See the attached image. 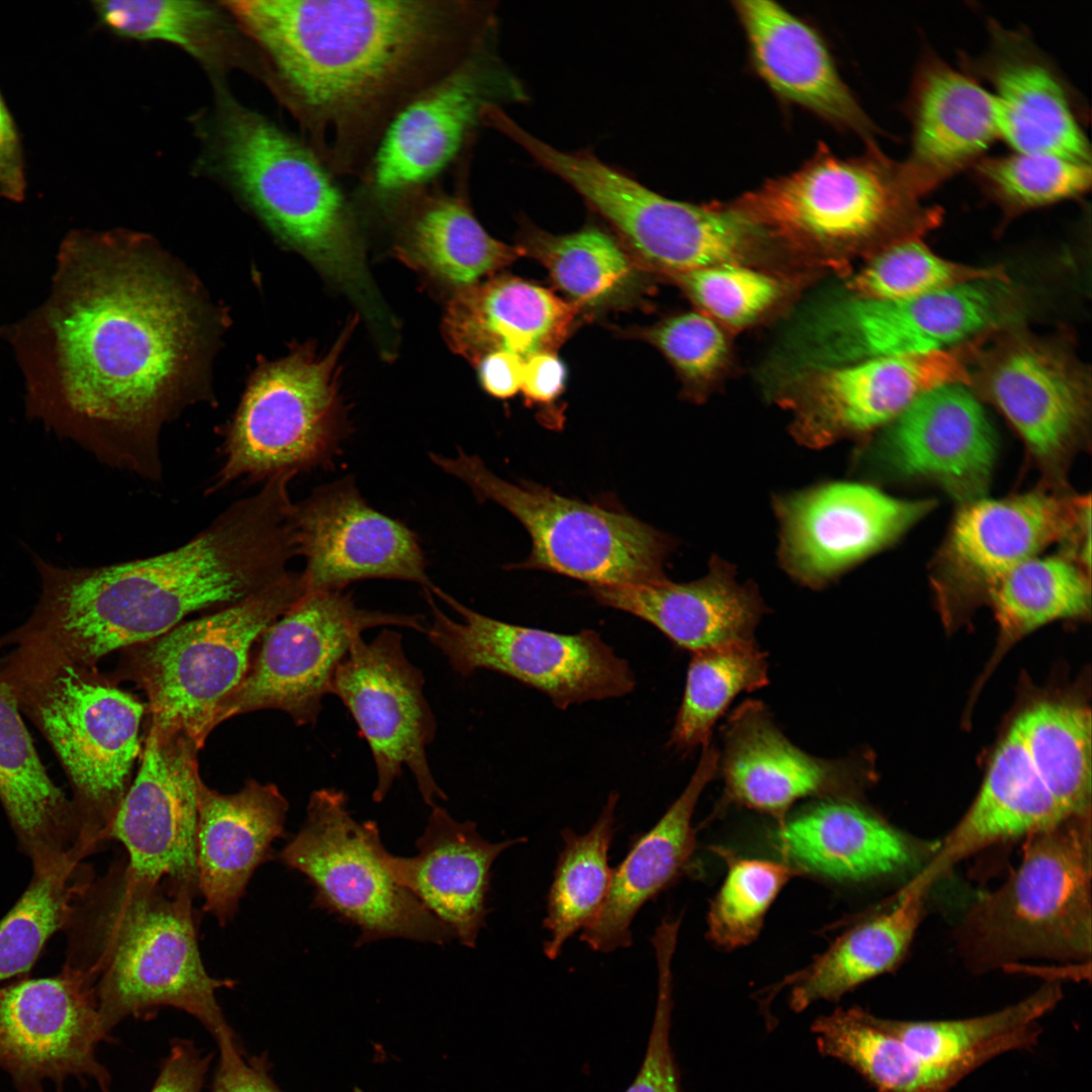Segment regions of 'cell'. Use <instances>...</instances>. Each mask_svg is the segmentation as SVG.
I'll return each instance as SVG.
<instances>
[{"label":"cell","instance_id":"1","mask_svg":"<svg viewBox=\"0 0 1092 1092\" xmlns=\"http://www.w3.org/2000/svg\"><path fill=\"white\" fill-rule=\"evenodd\" d=\"M52 315L61 370L56 433L99 462L163 477L162 429L195 400L188 380L204 344L185 282L136 236H79Z\"/></svg>","mask_w":1092,"mask_h":1092},{"label":"cell","instance_id":"2","mask_svg":"<svg viewBox=\"0 0 1092 1092\" xmlns=\"http://www.w3.org/2000/svg\"><path fill=\"white\" fill-rule=\"evenodd\" d=\"M277 92L338 165L381 141L411 101L464 67L486 32L461 1L221 2Z\"/></svg>","mask_w":1092,"mask_h":1092},{"label":"cell","instance_id":"3","mask_svg":"<svg viewBox=\"0 0 1092 1092\" xmlns=\"http://www.w3.org/2000/svg\"><path fill=\"white\" fill-rule=\"evenodd\" d=\"M293 473L264 482L172 550L82 567L33 562L40 593L3 642L38 663L97 668L109 653L152 640L197 612L237 604L284 577L298 556Z\"/></svg>","mask_w":1092,"mask_h":1092},{"label":"cell","instance_id":"4","mask_svg":"<svg viewBox=\"0 0 1092 1092\" xmlns=\"http://www.w3.org/2000/svg\"><path fill=\"white\" fill-rule=\"evenodd\" d=\"M197 892L140 877L115 859L75 896L64 927L65 965L95 984L102 1029L162 1007L195 1017L217 1041L235 1034L215 998L231 979L211 977L197 942Z\"/></svg>","mask_w":1092,"mask_h":1092},{"label":"cell","instance_id":"5","mask_svg":"<svg viewBox=\"0 0 1092 1092\" xmlns=\"http://www.w3.org/2000/svg\"><path fill=\"white\" fill-rule=\"evenodd\" d=\"M206 164L283 242L356 303L372 327L389 311L368 271L343 196L305 147L219 92L207 122Z\"/></svg>","mask_w":1092,"mask_h":1092},{"label":"cell","instance_id":"6","mask_svg":"<svg viewBox=\"0 0 1092 1092\" xmlns=\"http://www.w3.org/2000/svg\"><path fill=\"white\" fill-rule=\"evenodd\" d=\"M0 675L58 756L72 787L83 847L89 855L97 852L108 842L131 784L147 707L97 668L4 655Z\"/></svg>","mask_w":1092,"mask_h":1092},{"label":"cell","instance_id":"7","mask_svg":"<svg viewBox=\"0 0 1092 1092\" xmlns=\"http://www.w3.org/2000/svg\"><path fill=\"white\" fill-rule=\"evenodd\" d=\"M1017 868L958 929L966 963L989 971L1027 959L1083 963L1092 947L1090 813L1025 837Z\"/></svg>","mask_w":1092,"mask_h":1092},{"label":"cell","instance_id":"8","mask_svg":"<svg viewBox=\"0 0 1092 1092\" xmlns=\"http://www.w3.org/2000/svg\"><path fill=\"white\" fill-rule=\"evenodd\" d=\"M306 592L301 571H290L237 604L122 650L109 675L146 693L150 726L182 733L200 750L219 706L245 677L254 644Z\"/></svg>","mask_w":1092,"mask_h":1092},{"label":"cell","instance_id":"9","mask_svg":"<svg viewBox=\"0 0 1092 1092\" xmlns=\"http://www.w3.org/2000/svg\"><path fill=\"white\" fill-rule=\"evenodd\" d=\"M356 324L349 322L325 354L306 343L259 367L224 429L222 463L206 493L333 465L350 432L339 359Z\"/></svg>","mask_w":1092,"mask_h":1092},{"label":"cell","instance_id":"10","mask_svg":"<svg viewBox=\"0 0 1092 1092\" xmlns=\"http://www.w3.org/2000/svg\"><path fill=\"white\" fill-rule=\"evenodd\" d=\"M431 461L464 482L479 502L510 512L532 541L519 568L541 569L589 586L640 584L665 579L670 537L627 512L562 496L528 481L515 484L491 472L477 455L430 453Z\"/></svg>","mask_w":1092,"mask_h":1092},{"label":"cell","instance_id":"11","mask_svg":"<svg viewBox=\"0 0 1092 1092\" xmlns=\"http://www.w3.org/2000/svg\"><path fill=\"white\" fill-rule=\"evenodd\" d=\"M510 139L573 188L649 267L670 276L744 263L766 232L730 203L665 197L587 152H564L522 126Z\"/></svg>","mask_w":1092,"mask_h":1092},{"label":"cell","instance_id":"12","mask_svg":"<svg viewBox=\"0 0 1092 1092\" xmlns=\"http://www.w3.org/2000/svg\"><path fill=\"white\" fill-rule=\"evenodd\" d=\"M863 153L841 158L825 143L789 174L769 178L733 204L767 235L799 245L844 248L902 226H923L932 210L902 162L884 154L875 141Z\"/></svg>","mask_w":1092,"mask_h":1092},{"label":"cell","instance_id":"13","mask_svg":"<svg viewBox=\"0 0 1092 1092\" xmlns=\"http://www.w3.org/2000/svg\"><path fill=\"white\" fill-rule=\"evenodd\" d=\"M379 829L358 822L346 794L314 791L299 831L279 853L314 890L313 905L359 930L356 946L387 938L444 944L452 930L435 917L387 871Z\"/></svg>","mask_w":1092,"mask_h":1092},{"label":"cell","instance_id":"14","mask_svg":"<svg viewBox=\"0 0 1092 1092\" xmlns=\"http://www.w3.org/2000/svg\"><path fill=\"white\" fill-rule=\"evenodd\" d=\"M423 590L432 615L429 641L461 676L499 672L562 710L624 697L636 686L628 662L594 630L560 634L514 625L469 609L438 586Z\"/></svg>","mask_w":1092,"mask_h":1092},{"label":"cell","instance_id":"15","mask_svg":"<svg viewBox=\"0 0 1092 1092\" xmlns=\"http://www.w3.org/2000/svg\"><path fill=\"white\" fill-rule=\"evenodd\" d=\"M377 627L427 630L423 616L363 609L344 590L306 592L264 632L215 725L264 709L284 712L298 726L314 725L352 644Z\"/></svg>","mask_w":1092,"mask_h":1092},{"label":"cell","instance_id":"16","mask_svg":"<svg viewBox=\"0 0 1092 1092\" xmlns=\"http://www.w3.org/2000/svg\"><path fill=\"white\" fill-rule=\"evenodd\" d=\"M424 687L423 671L410 661L401 634L391 628L371 641L356 639L336 671L331 695L347 708L370 748L376 803L385 799L404 767L428 806L446 800L427 756L437 721Z\"/></svg>","mask_w":1092,"mask_h":1092},{"label":"cell","instance_id":"17","mask_svg":"<svg viewBox=\"0 0 1092 1092\" xmlns=\"http://www.w3.org/2000/svg\"><path fill=\"white\" fill-rule=\"evenodd\" d=\"M1091 510L1087 496L1034 490L962 505L931 571L947 617L989 598L1013 568L1054 542L1069 541Z\"/></svg>","mask_w":1092,"mask_h":1092},{"label":"cell","instance_id":"18","mask_svg":"<svg viewBox=\"0 0 1092 1092\" xmlns=\"http://www.w3.org/2000/svg\"><path fill=\"white\" fill-rule=\"evenodd\" d=\"M1003 283L978 280L905 299L841 300L813 321V356L822 367L949 350L1004 320L1008 296Z\"/></svg>","mask_w":1092,"mask_h":1092},{"label":"cell","instance_id":"19","mask_svg":"<svg viewBox=\"0 0 1092 1092\" xmlns=\"http://www.w3.org/2000/svg\"><path fill=\"white\" fill-rule=\"evenodd\" d=\"M102 1029L94 982L64 964L53 977L23 976L0 986V1069L19 1092L61 1087L68 1077L89 1078L109 1092L111 1077L96 1058Z\"/></svg>","mask_w":1092,"mask_h":1092},{"label":"cell","instance_id":"20","mask_svg":"<svg viewBox=\"0 0 1092 1092\" xmlns=\"http://www.w3.org/2000/svg\"><path fill=\"white\" fill-rule=\"evenodd\" d=\"M933 507L858 482L832 481L778 495L779 560L797 582L819 588L890 545Z\"/></svg>","mask_w":1092,"mask_h":1092},{"label":"cell","instance_id":"21","mask_svg":"<svg viewBox=\"0 0 1092 1092\" xmlns=\"http://www.w3.org/2000/svg\"><path fill=\"white\" fill-rule=\"evenodd\" d=\"M293 522L307 592L344 590L371 578L436 587L418 535L369 506L352 476L321 485L294 503Z\"/></svg>","mask_w":1092,"mask_h":1092},{"label":"cell","instance_id":"22","mask_svg":"<svg viewBox=\"0 0 1092 1092\" xmlns=\"http://www.w3.org/2000/svg\"><path fill=\"white\" fill-rule=\"evenodd\" d=\"M198 747L186 735L150 726L135 778L108 831L135 875L196 891Z\"/></svg>","mask_w":1092,"mask_h":1092},{"label":"cell","instance_id":"23","mask_svg":"<svg viewBox=\"0 0 1092 1092\" xmlns=\"http://www.w3.org/2000/svg\"><path fill=\"white\" fill-rule=\"evenodd\" d=\"M969 381L951 349L818 367L792 401L793 435L815 449L861 437L891 424L924 393Z\"/></svg>","mask_w":1092,"mask_h":1092},{"label":"cell","instance_id":"24","mask_svg":"<svg viewBox=\"0 0 1092 1092\" xmlns=\"http://www.w3.org/2000/svg\"><path fill=\"white\" fill-rule=\"evenodd\" d=\"M987 50L961 57L962 70L993 91L999 138L1015 152L1091 164L1076 93L1028 34L990 20Z\"/></svg>","mask_w":1092,"mask_h":1092},{"label":"cell","instance_id":"25","mask_svg":"<svg viewBox=\"0 0 1092 1092\" xmlns=\"http://www.w3.org/2000/svg\"><path fill=\"white\" fill-rule=\"evenodd\" d=\"M732 7L751 70L778 100L841 132L874 141L873 120L842 78L816 26L769 0H736Z\"/></svg>","mask_w":1092,"mask_h":1092},{"label":"cell","instance_id":"26","mask_svg":"<svg viewBox=\"0 0 1092 1092\" xmlns=\"http://www.w3.org/2000/svg\"><path fill=\"white\" fill-rule=\"evenodd\" d=\"M964 385L924 393L891 423L881 445L892 471L931 480L962 505L983 497L997 456L994 429Z\"/></svg>","mask_w":1092,"mask_h":1092},{"label":"cell","instance_id":"27","mask_svg":"<svg viewBox=\"0 0 1092 1092\" xmlns=\"http://www.w3.org/2000/svg\"><path fill=\"white\" fill-rule=\"evenodd\" d=\"M904 112L911 149L902 163L921 195L971 168L999 139L992 93L931 50L915 67Z\"/></svg>","mask_w":1092,"mask_h":1092},{"label":"cell","instance_id":"28","mask_svg":"<svg viewBox=\"0 0 1092 1092\" xmlns=\"http://www.w3.org/2000/svg\"><path fill=\"white\" fill-rule=\"evenodd\" d=\"M719 762L727 799L769 814L780 824L795 802L812 796L841 798L857 777L852 761L818 758L791 743L756 701L731 714Z\"/></svg>","mask_w":1092,"mask_h":1092},{"label":"cell","instance_id":"29","mask_svg":"<svg viewBox=\"0 0 1092 1092\" xmlns=\"http://www.w3.org/2000/svg\"><path fill=\"white\" fill-rule=\"evenodd\" d=\"M527 838L489 842L470 820L459 822L446 809L432 807L418 838V853L396 856L388 851L384 863L392 878L410 891L455 938L473 948L486 917L490 870L497 856Z\"/></svg>","mask_w":1092,"mask_h":1092},{"label":"cell","instance_id":"30","mask_svg":"<svg viewBox=\"0 0 1092 1092\" xmlns=\"http://www.w3.org/2000/svg\"><path fill=\"white\" fill-rule=\"evenodd\" d=\"M288 802L276 785L248 780L221 794L200 780L197 792L196 864L204 910L220 925L236 914L254 872L272 858V843L285 833Z\"/></svg>","mask_w":1092,"mask_h":1092},{"label":"cell","instance_id":"31","mask_svg":"<svg viewBox=\"0 0 1092 1092\" xmlns=\"http://www.w3.org/2000/svg\"><path fill=\"white\" fill-rule=\"evenodd\" d=\"M735 567L713 557L708 573L695 581L667 578L640 584L589 586L602 606L653 625L678 647L697 652L748 641L767 611L752 582L740 583Z\"/></svg>","mask_w":1092,"mask_h":1092},{"label":"cell","instance_id":"32","mask_svg":"<svg viewBox=\"0 0 1092 1092\" xmlns=\"http://www.w3.org/2000/svg\"><path fill=\"white\" fill-rule=\"evenodd\" d=\"M987 390L1035 461L1059 480L1085 438L1088 404L1082 380L1043 348L1022 345L995 360Z\"/></svg>","mask_w":1092,"mask_h":1092},{"label":"cell","instance_id":"33","mask_svg":"<svg viewBox=\"0 0 1092 1092\" xmlns=\"http://www.w3.org/2000/svg\"><path fill=\"white\" fill-rule=\"evenodd\" d=\"M1071 817L1036 772L1012 724L974 802L903 888L927 893L948 870L991 845L1026 837Z\"/></svg>","mask_w":1092,"mask_h":1092},{"label":"cell","instance_id":"34","mask_svg":"<svg viewBox=\"0 0 1092 1092\" xmlns=\"http://www.w3.org/2000/svg\"><path fill=\"white\" fill-rule=\"evenodd\" d=\"M579 307L540 285L496 277L460 288L443 317L452 351L476 365L498 351L524 361L554 351L573 329Z\"/></svg>","mask_w":1092,"mask_h":1092},{"label":"cell","instance_id":"35","mask_svg":"<svg viewBox=\"0 0 1092 1092\" xmlns=\"http://www.w3.org/2000/svg\"><path fill=\"white\" fill-rule=\"evenodd\" d=\"M0 803L35 872L87 857L71 798L51 779L9 685L0 675Z\"/></svg>","mask_w":1092,"mask_h":1092},{"label":"cell","instance_id":"36","mask_svg":"<svg viewBox=\"0 0 1092 1092\" xmlns=\"http://www.w3.org/2000/svg\"><path fill=\"white\" fill-rule=\"evenodd\" d=\"M715 746H703L699 763L680 796L659 821L632 843L624 860L613 869L606 901L579 939L599 952L632 944L631 924L642 906L674 883L696 847L693 814L702 791L719 768Z\"/></svg>","mask_w":1092,"mask_h":1092},{"label":"cell","instance_id":"37","mask_svg":"<svg viewBox=\"0 0 1092 1092\" xmlns=\"http://www.w3.org/2000/svg\"><path fill=\"white\" fill-rule=\"evenodd\" d=\"M782 851L798 868L820 877L859 882L912 867L914 843L869 810L834 798L780 824Z\"/></svg>","mask_w":1092,"mask_h":1092},{"label":"cell","instance_id":"38","mask_svg":"<svg viewBox=\"0 0 1092 1092\" xmlns=\"http://www.w3.org/2000/svg\"><path fill=\"white\" fill-rule=\"evenodd\" d=\"M482 73L468 62L395 115L374 157L373 176L379 190L408 188L445 167L484 106Z\"/></svg>","mask_w":1092,"mask_h":1092},{"label":"cell","instance_id":"39","mask_svg":"<svg viewBox=\"0 0 1092 1092\" xmlns=\"http://www.w3.org/2000/svg\"><path fill=\"white\" fill-rule=\"evenodd\" d=\"M1062 998L1058 983H1046L1023 1000L989 1014L946 1020H895L881 1024L928 1065L960 1080L1004 1053L1029 1050L1041 1034L1039 1019Z\"/></svg>","mask_w":1092,"mask_h":1092},{"label":"cell","instance_id":"40","mask_svg":"<svg viewBox=\"0 0 1092 1092\" xmlns=\"http://www.w3.org/2000/svg\"><path fill=\"white\" fill-rule=\"evenodd\" d=\"M925 893L902 890L886 912L841 934L808 967L787 978L790 1006L800 1012L818 1000L838 1001L859 985L895 969L921 921Z\"/></svg>","mask_w":1092,"mask_h":1092},{"label":"cell","instance_id":"41","mask_svg":"<svg viewBox=\"0 0 1092 1092\" xmlns=\"http://www.w3.org/2000/svg\"><path fill=\"white\" fill-rule=\"evenodd\" d=\"M395 253L410 267L459 289L522 256L519 246L490 237L456 199L435 202L418 215Z\"/></svg>","mask_w":1092,"mask_h":1092},{"label":"cell","instance_id":"42","mask_svg":"<svg viewBox=\"0 0 1092 1092\" xmlns=\"http://www.w3.org/2000/svg\"><path fill=\"white\" fill-rule=\"evenodd\" d=\"M819 1052L848 1065L879 1092H948L960 1082L911 1052L879 1017L854 1006L811 1026Z\"/></svg>","mask_w":1092,"mask_h":1092},{"label":"cell","instance_id":"43","mask_svg":"<svg viewBox=\"0 0 1092 1092\" xmlns=\"http://www.w3.org/2000/svg\"><path fill=\"white\" fill-rule=\"evenodd\" d=\"M618 800L616 792L609 795L586 833L577 834L569 828L561 832L563 848L557 858L543 921L549 934L543 950L549 960L556 959L564 943L590 925L603 908L613 875L609 850L616 831Z\"/></svg>","mask_w":1092,"mask_h":1092},{"label":"cell","instance_id":"44","mask_svg":"<svg viewBox=\"0 0 1092 1092\" xmlns=\"http://www.w3.org/2000/svg\"><path fill=\"white\" fill-rule=\"evenodd\" d=\"M92 5L99 21L120 36L173 43L213 71L242 65L236 30L223 6L172 0L95 1Z\"/></svg>","mask_w":1092,"mask_h":1092},{"label":"cell","instance_id":"45","mask_svg":"<svg viewBox=\"0 0 1092 1092\" xmlns=\"http://www.w3.org/2000/svg\"><path fill=\"white\" fill-rule=\"evenodd\" d=\"M1088 572L1068 556H1035L1007 573L988 598L1000 629L998 652L1050 622L1088 615Z\"/></svg>","mask_w":1092,"mask_h":1092},{"label":"cell","instance_id":"46","mask_svg":"<svg viewBox=\"0 0 1092 1092\" xmlns=\"http://www.w3.org/2000/svg\"><path fill=\"white\" fill-rule=\"evenodd\" d=\"M1036 772L1070 815L1090 813L1091 716L1081 706L1042 702L1013 723Z\"/></svg>","mask_w":1092,"mask_h":1092},{"label":"cell","instance_id":"47","mask_svg":"<svg viewBox=\"0 0 1092 1092\" xmlns=\"http://www.w3.org/2000/svg\"><path fill=\"white\" fill-rule=\"evenodd\" d=\"M767 668L766 655L754 640L694 652L669 743L684 750L708 744L734 698L767 684Z\"/></svg>","mask_w":1092,"mask_h":1092},{"label":"cell","instance_id":"48","mask_svg":"<svg viewBox=\"0 0 1092 1092\" xmlns=\"http://www.w3.org/2000/svg\"><path fill=\"white\" fill-rule=\"evenodd\" d=\"M522 256L538 260L571 302L600 305L622 295L633 282V265L617 242L587 226L554 236L532 230L519 246Z\"/></svg>","mask_w":1092,"mask_h":1092},{"label":"cell","instance_id":"49","mask_svg":"<svg viewBox=\"0 0 1092 1092\" xmlns=\"http://www.w3.org/2000/svg\"><path fill=\"white\" fill-rule=\"evenodd\" d=\"M93 876L83 862L33 872L28 887L0 920V986L28 973L50 938L64 929L75 896Z\"/></svg>","mask_w":1092,"mask_h":1092},{"label":"cell","instance_id":"50","mask_svg":"<svg viewBox=\"0 0 1092 1092\" xmlns=\"http://www.w3.org/2000/svg\"><path fill=\"white\" fill-rule=\"evenodd\" d=\"M972 172L981 190L1010 214L1079 197L1091 185V164L1041 153L984 156Z\"/></svg>","mask_w":1092,"mask_h":1092},{"label":"cell","instance_id":"51","mask_svg":"<svg viewBox=\"0 0 1092 1092\" xmlns=\"http://www.w3.org/2000/svg\"><path fill=\"white\" fill-rule=\"evenodd\" d=\"M716 850L728 870L710 906L708 936L717 946L733 949L757 937L771 903L799 871L782 862L740 857L724 848Z\"/></svg>","mask_w":1092,"mask_h":1092},{"label":"cell","instance_id":"52","mask_svg":"<svg viewBox=\"0 0 1092 1092\" xmlns=\"http://www.w3.org/2000/svg\"><path fill=\"white\" fill-rule=\"evenodd\" d=\"M997 268L971 267L933 253L917 239L891 245L853 278L855 296L873 299L919 297L978 280H1005Z\"/></svg>","mask_w":1092,"mask_h":1092},{"label":"cell","instance_id":"53","mask_svg":"<svg viewBox=\"0 0 1092 1092\" xmlns=\"http://www.w3.org/2000/svg\"><path fill=\"white\" fill-rule=\"evenodd\" d=\"M691 299L717 323L744 327L771 307L781 285L744 263H725L672 275Z\"/></svg>","mask_w":1092,"mask_h":1092},{"label":"cell","instance_id":"54","mask_svg":"<svg viewBox=\"0 0 1092 1092\" xmlns=\"http://www.w3.org/2000/svg\"><path fill=\"white\" fill-rule=\"evenodd\" d=\"M677 929L675 923L663 921L651 939L658 969L655 1012L642 1064L625 1092H681L678 1069L670 1043L673 1005L671 960Z\"/></svg>","mask_w":1092,"mask_h":1092},{"label":"cell","instance_id":"55","mask_svg":"<svg viewBox=\"0 0 1092 1092\" xmlns=\"http://www.w3.org/2000/svg\"><path fill=\"white\" fill-rule=\"evenodd\" d=\"M654 345L686 379L703 381L724 363L728 345L718 323L702 311L681 313L646 329Z\"/></svg>","mask_w":1092,"mask_h":1092},{"label":"cell","instance_id":"56","mask_svg":"<svg viewBox=\"0 0 1092 1092\" xmlns=\"http://www.w3.org/2000/svg\"><path fill=\"white\" fill-rule=\"evenodd\" d=\"M219 1050L210 1092H284L274 1082L267 1053L246 1058L236 1035L216 1041Z\"/></svg>","mask_w":1092,"mask_h":1092},{"label":"cell","instance_id":"57","mask_svg":"<svg viewBox=\"0 0 1092 1092\" xmlns=\"http://www.w3.org/2000/svg\"><path fill=\"white\" fill-rule=\"evenodd\" d=\"M212 1057L192 1040H172L150 1092H201Z\"/></svg>","mask_w":1092,"mask_h":1092},{"label":"cell","instance_id":"58","mask_svg":"<svg viewBox=\"0 0 1092 1092\" xmlns=\"http://www.w3.org/2000/svg\"><path fill=\"white\" fill-rule=\"evenodd\" d=\"M566 368L554 353L537 354L525 361L521 391L527 404L549 408L562 394ZM551 428L558 429L549 410Z\"/></svg>","mask_w":1092,"mask_h":1092},{"label":"cell","instance_id":"59","mask_svg":"<svg viewBox=\"0 0 1092 1092\" xmlns=\"http://www.w3.org/2000/svg\"><path fill=\"white\" fill-rule=\"evenodd\" d=\"M25 191V162L19 130L0 91V195L21 201Z\"/></svg>","mask_w":1092,"mask_h":1092},{"label":"cell","instance_id":"60","mask_svg":"<svg viewBox=\"0 0 1092 1092\" xmlns=\"http://www.w3.org/2000/svg\"><path fill=\"white\" fill-rule=\"evenodd\" d=\"M524 365L520 356L498 351L484 356L475 366L484 390L493 397L506 399L521 389Z\"/></svg>","mask_w":1092,"mask_h":1092},{"label":"cell","instance_id":"61","mask_svg":"<svg viewBox=\"0 0 1092 1092\" xmlns=\"http://www.w3.org/2000/svg\"><path fill=\"white\" fill-rule=\"evenodd\" d=\"M355 1092H363V1091L361 1089H359V1088H356Z\"/></svg>","mask_w":1092,"mask_h":1092}]
</instances>
